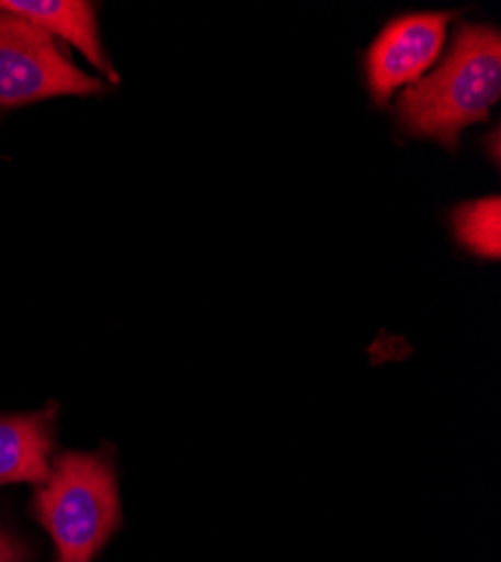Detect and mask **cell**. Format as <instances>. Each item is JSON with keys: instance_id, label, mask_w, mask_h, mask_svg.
I'll return each mask as SVG.
<instances>
[{"instance_id": "6da1fadb", "label": "cell", "mask_w": 501, "mask_h": 562, "mask_svg": "<svg viewBox=\"0 0 501 562\" xmlns=\"http://www.w3.org/2000/svg\"><path fill=\"white\" fill-rule=\"evenodd\" d=\"M501 95V34L468 25L454 38L447 59L398 100V120L412 135L457 149L462 131L488 117Z\"/></svg>"}, {"instance_id": "7a4b0ae2", "label": "cell", "mask_w": 501, "mask_h": 562, "mask_svg": "<svg viewBox=\"0 0 501 562\" xmlns=\"http://www.w3.org/2000/svg\"><path fill=\"white\" fill-rule=\"evenodd\" d=\"M34 515L61 562H93L119 527L115 468L104 454L66 452L34 495Z\"/></svg>"}, {"instance_id": "3957f363", "label": "cell", "mask_w": 501, "mask_h": 562, "mask_svg": "<svg viewBox=\"0 0 501 562\" xmlns=\"http://www.w3.org/2000/svg\"><path fill=\"white\" fill-rule=\"evenodd\" d=\"M102 90L104 83L70 64L48 32L0 12V111Z\"/></svg>"}, {"instance_id": "277c9868", "label": "cell", "mask_w": 501, "mask_h": 562, "mask_svg": "<svg viewBox=\"0 0 501 562\" xmlns=\"http://www.w3.org/2000/svg\"><path fill=\"white\" fill-rule=\"evenodd\" d=\"M449 12L409 14L389 23L367 55L369 88L376 104L385 106L400 86H412L436 61Z\"/></svg>"}, {"instance_id": "5b68a950", "label": "cell", "mask_w": 501, "mask_h": 562, "mask_svg": "<svg viewBox=\"0 0 501 562\" xmlns=\"http://www.w3.org/2000/svg\"><path fill=\"white\" fill-rule=\"evenodd\" d=\"M55 407L0 418V484H43L50 475Z\"/></svg>"}, {"instance_id": "8992f818", "label": "cell", "mask_w": 501, "mask_h": 562, "mask_svg": "<svg viewBox=\"0 0 501 562\" xmlns=\"http://www.w3.org/2000/svg\"><path fill=\"white\" fill-rule=\"evenodd\" d=\"M0 12L25 19L50 36H61L111 81H117V72L102 50L93 3H83V0H0Z\"/></svg>"}, {"instance_id": "52a82bcc", "label": "cell", "mask_w": 501, "mask_h": 562, "mask_svg": "<svg viewBox=\"0 0 501 562\" xmlns=\"http://www.w3.org/2000/svg\"><path fill=\"white\" fill-rule=\"evenodd\" d=\"M501 203L497 196L466 203L454 212V232L462 244L479 257L499 259L501 255Z\"/></svg>"}, {"instance_id": "ba28073f", "label": "cell", "mask_w": 501, "mask_h": 562, "mask_svg": "<svg viewBox=\"0 0 501 562\" xmlns=\"http://www.w3.org/2000/svg\"><path fill=\"white\" fill-rule=\"evenodd\" d=\"M27 549L16 538L0 531V562H27Z\"/></svg>"}]
</instances>
